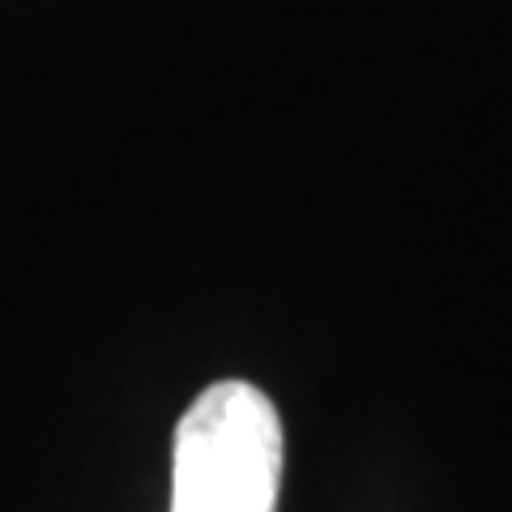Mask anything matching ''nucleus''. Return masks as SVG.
Returning a JSON list of instances; mask_svg holds the SVG:
<instances>
[{
  "mask_svg": "<svg viewBox=\"0 0 512 512\" xmlns=\"http://www.w3.org/2000/svg\"><path fill=\"white\" fill-rule=\"evenodd\" d=\"M282 419L248 380H218L171 444V512H278Z\"/></svg>",
  "mask_w": 512,
  "mask_h": 512,
  "instance_id": "nucleus-1",
  "label": "nucleus"
}]
</instances>
